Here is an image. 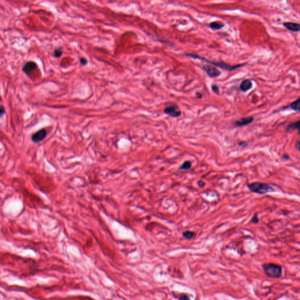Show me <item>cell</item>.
<instances>
[{
    "label": "cell",
    "instance_id": "30bf717a",
    "mask_svg": "<svg viewBox=\"0 0 300 300\" xmlns=\"http://www.w3.org/2000/svg\"><path fill=\"white\" fill-rule=\"evenodd\" d=\"M253 86V83L252 81L249 79H246L243 81L240 85V89L243 92H246L250 90Z\"/></svg>",
    "mask_w": 300,
    "mask_h": 300
},
{
    "label": "cell",
    "instance_id": "cb8c5ba5",
    "mask_svg": "<svg viewBox=\"0 0 300 300\" xmlns=\"http://www.w3.org/2000/svg\"><path fill=\"white\" fill-rule=\"evenodd\" d=\"M196 96L198 98H202V94H199V93H196Z\"/></svg>",
    "mask_w": 300,
    "mask_h": 300
},
{
    "label": "cell",
    "instance_id": "d6986e66",
    "mask_svg": "<svg viewBox=\"0 0 300 300\" xmlns=\"http://www.w3.org/2000/svg\"><path fill=\"white\" fill-rule=\"evenodd\" d=\"M80 62H81V65H82L83 66H86L88 64V60L85 58H81L80 59Z\"/></svg>",
    "mask_w": 300,
    "mask_h": 300
},
{
    "label": "cell",
    "instance_id": "52a82bcc",
    "mask_svg": "<svg viewBox=\"0 0 300 300\" xmlns=\"http://www.w3.org/2000/svg\"><path fill=\"white\" fill-rule=\"evenodd\" d=\"M283 27L289 31L294 32H298L300 31V23L293 22H284Z\"/></svg>",
    "mask_w": 300,
    "mask_h": 300
},
{
    "label": "cell",
    "instance_id": "8fae6325",
    "mask_svg": "<svg viewBox=\"0 0 300 300\" xmlns=\"http://www.w3.org/2000/svg\"><path fill=\"white\" fill-rule=\"evenodd\" d=\"M209 26L211 29H214V30H219V29L223 28L225 27V24L223 23H219V22L215 21V22H212V23H209Z\"/></svg>",
    "mask_w": 300,
    "mask_h": 300
},
{
    "label": "cell",
    "instance_id": "5bb4252c",
    "mask_svg": "<svg viewBox=\"0 0 300 300\" xmlns=\"http://www.w3.org/2000/svg\"><path fill=\"white\" fill-rule=\"evenodd\" d=\"M191 167H192L191 162L190 161H186L179 167V169L181 170H188L190 169Z\"/></svg>",
    "mask_w": 300,
    "mask_h": 300
},
{
    "label": "cell",
    "instance_id": "7c38bea8",
    "mask_svg": "<svg viewBox=\"0 0 300 300\" xmlns=\"http://www.w3.org/2000/svg\"><path fill=\"white\" fill-rule=\"evenodd\" d=\"M287 130H297L298 133L300 134V120L296 121L292 124H290L287 128Z\"/></svg>",
    "mask_w": 300,
    "mask_h": 300
},
{
    "label": "cell",
    "instance_id": "4fadbf2b",
    "mask_svg": "<svg viewBox=\"0 0 300 300\" xmlns=\"http://www.w3.org/2000/svg\"><path fill=\"white\" fill-rule=\"evenodd\" d=\"M290 107L294 111H300V98L291 103L290 105Z\"/></svg>",
    "mask_w": 300,
    "mask_h": 300
},
{
    "label": "cell",
    "instance_id": "7a4b0ae2",
    "mask_svg": "<svg viewBox=\"0 0 300 300\" xmlns=\"http://www.w3.org/2000/svg\"><path fill=\"white\" fill-rule=\"evenodd\" d=\"M248 190L252 192L260 195H264L275 192V190L272 186L269 184L265 182H254L248 184Z\"/></svg>",
    "mask_w": 300,
    "mask_h": 300
},
{
    "label": "cell",
    "instance_id": "7402d4cb",
    "mask_svg": "<svg viewBox=\"0 0 300 300\" xmlns=\"http://www.w3.org/2000/svg\"><path fill=\"white\" fill-rule=\"evenodd\" d=\"M295 147H296V148H297V150H298L299 151H300V141H298V142L297 143V144H296V145H295Z\"/></svg>",
    "mask_w": 300,
    "mask_h": 300
},
{
    "label": "cell",
    "instance_id": "ffe728a7",
    "mask_svg": "<svg viewBox=\"0 0 300 300\" xmlns=\"http://www.w3.org/2000/svg\"><path fill=\"white\" fill-rule=\"evenodd\" d=\"M6 113V111H5V108L4 107V106L2 105H1V108H0V115H1V117H2V115H4Z\"/></svg>",
    "mask_w": 300,
    "mask_h": 300
},
{
    "label": "cell",
    "instance_id": "5b68a950",
    "mask_svg": "<svg viewBox=\"0 0 300 300\" xmlns=\"http://www.w3.org/2000/svg\"><path fill=\"white\" fill-rule=\"evenodd\" d=\"M164 113L173 118H177L181 115V111L179 110V107L177 105L168 106L164 110Z\"/></svg>",
    "mask_w": 300,
    "mask_h": 300
},
{
    "label": "cell",
    "instance_id": "277c9868",
    "mask_svg": "<svg viewBox=\"0 0 300 300\" xmlns=\"http://www.w3.org/2000/svg\"><path fill=\"white\" fill-rule=\"evenodd\" d=\"M202 69L210 77H217L221 75L220 71L212 65L206 64L203 65L202 66Z\"/></svg>",
    "mask_w": 300,
    "mask_h": 300
},
{
    "label": "cell",
    "instance_id": "e0dca14e",
    "mask_svg": "<svg viewBox=\"0 0 300 300\" xmlns=\"http://www.w3.org/2000/svg\"><path fill=\"white\" fill-rule=\"evenodd\" d=\"M259 219L258 217V215L257 214H254L252 219H251V222L253 223L254 224H257L259 223Z\"/></svg>",
    "mask_w": 300,
    "mask_h": 300
},
{
    "label": "cell",
    "instance_id": "ac0fdd59",
    "mask_svg": "<svg viewBox=\"0 0 300 300\" xmlns=\"http://www.w3.org/2000/svg\"><path fill=\"white\" fill-rule=\"evenodd\" d=\"M212 90L214 93H215L216 94L219 93V86H218L216 85H212Z\"/></svg>",
    "mask_w": 300,
    "mask_h": 300
},
{
    "label": "cell",
    "instance_id": "603a6c76",
    "mask_svg": "<svg viewBox=\"0 0 300 300\" xmlns=\"http://www.w3.org/2000/svg\"><path fill=\"white\" fill-rule=\"evenodd\" d=\"M205 185V183L202 181H200L198 182V185L200 186V187H202L203 185Z\"/></svg>",
    "mask_w": 300,
    "mask_h": 300
},
{
    "label": "cell",
    "instance_id": "9c48e42d",
    "mask_svg": "<svg viewBox=\"0 0 300 300\" xmlns=\"http://www.w3.org/2000/svg\"><path fill=\"white\" fill-rule=\"evenodd\" d=\"M37 68V65L34 61H28L23 65V70L26 75H29V73Z\"/></svg>",
    "mask_w": 300,
    "mask_h": 300
},
{
    "label": "cell",
    "instance_id": "9a60e30c",
    "mask_svg": "<svg viewBox=\"0 0 300 300\" xmlns=\"http://www.w3.org/2000/svg\"><path fill=\"white\" fill-rule=\"evenodd\" d=\"M182 235L186 239H192L193 237L194 236L195 233L193 231H184L183 233H182Z\"/></svg>",
    "mask_w": 300,
    "mask_h": 300
},
{
    "label": "cell",
    "instance_id": "d4e9b609",
    "mask_svg": "<svg viewBox=\"0 0 300 300\" xmlns=\"http://www.w3.org/2000/svg\"><path fill=\"white\" fill-rule=\"evenodd\" d=\"M282 157H283V158H284L285 160H288L289 158V156H287V155H284Z\"/></svg>",
    "mask_w": 300,
    "mask_h": 300
},
{
    "label": "cell",
    "instance_id": "2e32d148",
    "mask_svg": "<svg viewBox=\"0 0 300 300\" xmlns=\"http://www.w3.org/2000/svg\"><path fill=\"white\" fill-rule=\"evenodd\" d=\"M62 54H63V51H62V49L60 48H56L55 49L53 55L55 58H59L62 55Z\"/></svg>",
    "mask_w": 300,
    "mask_h": 300
},
{
    "label": "cell",
    "instance_id": "44dd1931",
    "mask_svg": "<svg viewBox=\"0 0 300 300\" xmlns=\"http://www.w3.org/2000/svg\"><path fill=\"white\" fill-rule=\"evenodd\" d=\"M179 299H180V300H189V299H190V297H188L187 295H182V296H181V297L179 298Z\"/></svg>",
    "mask_w": 300,
    "mask_h": 300
},
{
    "label": "cell",
    "instance_id": "6da1fadb",
    "mask_svg": "<svg viewBox=\"0 0 300 300\" xmlns=\"http://www.w3.org/2000/svg\"><path fill=\"white\" fill-rule=\"evenodd\" d=\"M185 55L186 56H188V57H190V58L195 59H199V60H202V61L206 62H207L209 64L213 65L215 66H217V67L220 68H221L222 69L227 70V71H232V70L237 69H238L239 68L242 67V66H243L245 65V64H243L236 65H229V64H226V63L223 62L210 60L206 59V58H203V57L201 56H199V55H196V54H193V53H185Z\"/></svg>",
    "mask_w": 300,
    "mask_h": 300
},
{
    "label": "cell",
    "instance_id": "3957f363",
    "mask_svg": "<svg viewBox=\"0 0 300 300\" xmlns=\"http://www.w3.org/2000/svg\"><path fill=\"white\" fill-rule=\"evenodd\" d=\"M264 273L267 277L272 278H280L283 274V267L274 263H266L262 265Z\"/></svg>",
    "mask_w": 300,
    "mask_h": 300
},
{
    "label": "cell",
    "instance_id": "8992f818",
    "mask_svg": "<svg viewBox=\"0 0 300 300\" xmlns=\"http://www.w3.org/2000/svg\"><path fill=\"white\" fill-rule=\"evenodd\" d=\"M46 135L47 133L46 130L44 128H42L32 135V141L35 143H40L45 139Z\"/></svg>",
    "mask_w": 300,
    "mask_h": 300
},
{
    "label": "cell",
    "instance_id": "ba28073f",
    "mask_svg": "<svg viewBox=\"0 0 300 300\" xmlns=\"http://www.w3.org/2000/svg\"><path fill=\"white\" fill-rule=\"evenodd\" d=\"M253 121H254V117L250 116V117L239 119V120L235 121V124L237 127H242V126H248V124H251Z\"/></svg>",
    "mask_w": 300,
    "mask_h": 300
}]
</instances>
